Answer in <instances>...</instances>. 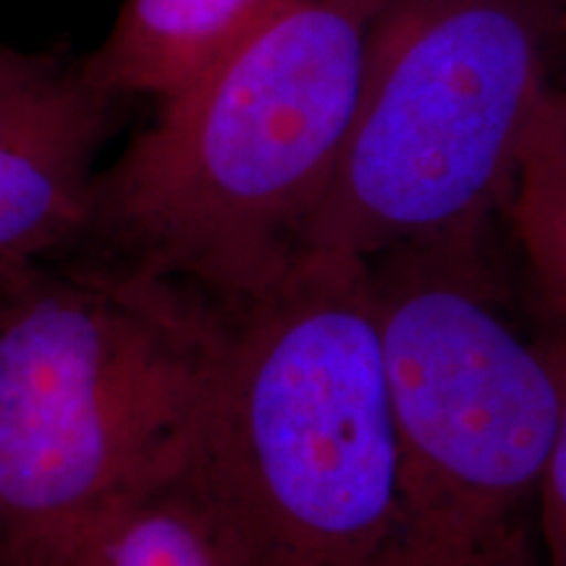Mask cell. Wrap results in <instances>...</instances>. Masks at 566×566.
Masks as SVG:
<instances>
[{
  "instance_id": "obj_1",
  "label": "cell",
  "mask_w": 566,
  "mask_h": 566,
  "mask_svg": "<svg viewBox=\"0 0 566 566\" xmlns=\"http://www.w3.org/2000/svg\"><path fill=\"white\" fill-rule=\"evenodd\" d=\"M380 6L300 0L158 103L101 166L69 250L218 307L275 286L342 163Z\"/></svg>"
},
{
  "instance_id": "obj_2",
  "label": "cell",
  "mask_w": 566,
  "mask_h": 566,
  "mask_svg": "<svg viewBox=\"0 0 566 566\" xmlns=\"http://www.w3.org/2000/svg\"><path fill=\"white\" fill-rule=\"evenodd\" d=\"M223 307L59 250L0 286V533L9 566L187 467Z\"/></svg>"
},
{
  "instance_id": "obj_3",
  "label": "cell",
  "mask_w": 566,
  "mask_h": 566,
  "mask_svg": "<svg viewBox=\"0 0 566 566\" xmlns=\"http://www.w3.org/2000/svg\"><path fill=\"white\" fill-rule=\"evenodd\" d=\"M223 313L184 472L250 566H373L399 438L370 265L304 252Z\"/></svg>"
},
{
  "instance_id": "obj_4",
  "label": "cell",
  "mask_w": 566,
  "mask_h": 566,
  "mask_svg": "<svg viewBox=\"0 0 566 566\" xmlns=\"http://www.w3.org/2000/svg\"><path fill=\"white\" fill-rule=\"evenodd\" d=\"M491 231L373 260L399 464L373 566H546L543 488L562 386L516 321Z\"/></svg>"
},
{
  "instance_id": "obj_5",
  "label": "cell",
  "mask_w": 566,
  "mask_h": 566,
  "mask_svg": "<svg viewBox=\"0 0 566 566\" xmlns=\"http://www.w3.org/2000/svg\"><path fill=\"white\" fill-rule=\"evenodd\" d=\"M564 0H384L349 139L304 252L363 263L493 229Z\"/></svg>"
},
{
  "instance_id": "obj_6",
  "label": "cell",
  "mask_w": 566,
  "mask_h": 566,
  "mask_svg": "<svg viewBox=\"0 0 566 566\" xmlns=\"http://www.w3.org/2000/svg\"><path fill=\"white\" fill-rule=\"evenodd\" d=\"M129 105L82 59L0 45V286L74 242Z\"/></svg>"
},
{
  "instance_id": "obj_7",
  "label": "cell",
  "mask_w": 566,
  "mask_h": 566,
  "mask_svg": "<svg viewBox=\"0 0 566 566\" xmlns=\"http://www.w3.org/2000/svg\"><path fill=\"white\" fill-rule=\"evenodd\" d=\"M300 0H122L87 76L126 103H163Z\"/></svg>"
},
{
  "instance_id": "obj_8",
  "label": "cell",
  "mask_w": 566,
  "mask_h": 566,
  "mask_svg": "<svg viewBox=\"0 0 566 566\" xmlns=\"http://www.w3.org/2000/svg\"><path fill=\"white\" fill-rule=\"evenodd\" d=\"M55 566H250L187 472L122 501Z\"/></svg>"
},
{
  "instance_id": "obj_9",
  "label": "cell",
  "mask_w": 566,
  "mask_h": 566,
  "mask_svg": "<svg viewBox=\"0 0 566 566\" xmlns=\"http://www.w3.org/2000/svg\"><path fill=\"white\" fill-rule=\"evenodd\" d=\"M501 223L512 231L543 313L566 328V87L551 84L537 105Z\"/></svg>"
},
{
  "instance_id": "obj_10",
  "label": "cell",
  "mask_w": 566,
  "mask_h": 566,
  "mask_svg": "<svg viewBox=\"0 0 566 566\" xmlns=\"http://www.w3.org/2000/svg\"><path fill=\"white\" fill-rule=\"evenodd\" d=\"M541 331L554 359L558 386H562V417H558L554 454H551L546 488H543V558H546V566H566V328L546 321Z\"/></svg>"
},
{
  "instance_id": "obj_11",
  "label": "cell",
  "mask_w": 566,
  "mask_h": 566,
  "mask_svg": "<svg viewBox=\"0 0 566 566\" xmlns=\"http://www.w3.org/2000/svg\"><path fill=\"white\" fill-rule=\"evenodd\" d=\"M0 566H9V562H6V546H3V533H0Z\"/></svg>"
},
{
  "instance_id": "obj_12",
  "label": "cell",
  "mask_w": 566,
  "mask_h": 566,
  "mask_svg": "<svg viewBox=\"0 0 566 566\" xmlns=\"http://www.w3.org/2000/svg\"><path fill=\"white\" fill-rule=\"evenodd\" d=\"M562 38L566 40V0H564V11H562Z\"/></svg>"
}]
</instances>
